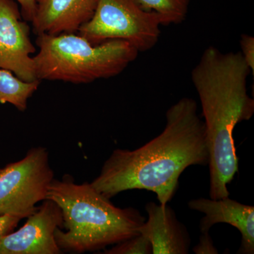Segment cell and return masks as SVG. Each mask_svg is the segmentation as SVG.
Wrapping results in <instances>:
<instances>
[{
  "instance_id": "9",
  "label": "cell",
  "mask_w": 254,
  "mask_h": 254,
  "mask_svg": "<svg viewBox=\"0 0 254 254\" xmlns=\"http://www.w3.org/2000/svg\"><path fill=\"white\" fill-rule=\"evenodd\" d=\"M189 208L204 214L200 222V230L208 232L215 224L227 223L235 227L242 235L237 254L254 253V207L242 204L231 198L208 199L200 198L190 200Z\"/></svg>"
},
{
  "instance_id": "12",
  "label": "cell",
  "mask_w": 254,
  "mask_h": 254,
  "mask_svg": "<svg viewBox=\"0 0 254 254\" xmlns=\"http://www.w3.org/2000/svg\"><path fill=\"white\" fill-rule=\"evenodd\" d=\"M39 85L40 81H23L11 71L0 68V103H9L19 111H25L28 99Z\"/></svg>"
},
{
  "instance_id": "14",
  "label": "cell",
  "mask_w": 254,
  "mask_h": 254,
  "mask_svg": "<svg viewBox=\"0 0 254 254\" xmlns=\"http://www.w3.org/2000/svg\"><path fill=\"white\" fill-rule=\"evenodd\" d=\"M110 250H105V254H153L149 241L143 235H137L115 244Z\"/></svg>"
},
{
  "instance_id": "6",
  "label": "cell",
  "mask_w": 254,
  "mask_h": 254,
  "mask_svg": "<svg viewBox=\"0 0 254 254\" xmlns=\"http://www.w3.org/2000/svg\"><path fill=\"white\" fill-rule=\"evenodd\" d=\"M54 179L48 150L36 147L28 150L24 158L0 171V215L28 218L37 203L46 199Z\"/></svg>"
},
{
  "instance_id": "3",
  "label": "cell",
  "mask_w": 254,
  "mask_h": 254,
  "mask_svg": "<svg viewBox=\"0 0 254 254\" xmlns=\"http://www.w3.org/2000/svg\"><path fill=\"white\" fill-rule=\"evenodd\" d=\"M46 199L61 208L65 231L58 227L55 240L62 252H95L140 235L145 219L136 209L120 208L91 183H76L70 175L54 180Z\"/></svg>"
},
{
  "instance_id": "11",
  "label": "cell",
  "mask_w": 254,
  "mask_h": 254,
  "mask_svg": "<svg viewBox=\"0 0 254 254\" xmlns=\"http://www.w3.org/2000/svg\"><path fill=\"white\" fill-rule=\"evenodd\" d=\"M148 220L139 233L149 241L153 254H187L190 245L186 227L177 219L168 204L150 202L145 205Z\"/></svg>"
},
{
  "instance_id": "19",
  "label": "cell",
  "mask_w": 254,
  "mask_h": 254,
  "mask_svg": "<svg viewBox=\"0 0 254 254\" xmlns=\"http://www.w3.org/2000/svg\"><path fill=\"white\" fill-rule=\"evenodd\" d=\"M1 168H0V171H1Z\"/></svg>"
},
{
  "instance_id": "15",
  "label": "cell",
  "mask_w": 254,
  "mask_h": 254,
  "mask_svg": "<svg viewBox=\"0 0 254 254\" xmlns=\"http://www.w3.org/2000/svg\"><path fill=\"white\" fill-rule=\"evenodd\" d=\"M241 54L245 63L254 74V37L252 35L242 34L240 38Z\"/></svg>"
},
{
  "instance_id": "10",
  "label": "cell",
  "mask_w": 254,
  "mask_h": 254,
  "mask_svg": "<svg viewBox=\"0 0 254 254\" xmlns=\"http://www.w3.org/2000/svg\"><path fill=\"white\" fill-rule=\"evenodd\" d=\"M98 0H37L31 21L41 34L74 33L93 16Z\"/></svg>"
},
{
  "instance_id": "5",
  "label": "cell",
  "mask_w": 254,
  "mask_h": 254,
  "mask_svg": "<svg viewBox=\"0 0 254 254\" xmlns=\"http://www.w3.org/2000/svg\"><path fill=\"white\" fill-rule=\"evenodd\" d=\"M161 26L160 15L137 0H98L93 16L78 32L93 45L122 40L144 53L158 43Z\"/></svg>"
},
{
  "instance_id": "2",
  "label": "cell",
  "mask_w": 254,
  "mask_h": 254,
  "mask_svg": "<svg viewBox=\"0 0 254 254\" xmlns=\"http://www.w3.org/2000/svg\"><path fill=\"white\" fill-rule=\"evenodd\" d=\"M251 73L240 52L224 53L210 46L190 73L204 118L211 199L230 196L227 185L238 173L233 133L237 124L254 114V100L247 89Z\"/></svg>"
},
{
  "instance_id": "17",
  "label": "cell",
  "mask_w": 254,
  "mask_h": 254,
  "mask_svg": "<svg viewBox=\"0 0 254 254\" xmlns=\"http://www.w3.org/2000/svg\"><path fill=\"white\" fill-rule=\"evenodd\" d=\"M21 219L11 215H0V240L17 227Z\"/></svg>"
},
{
  "instance_id": "18",
  "label": "cell",
  "mask_w": 254,
  "mask_h": 254,
  "mask_svg": "<svg viewBox=\"0 0 254 254\" xmlns=\"http://www.w3.org/2000/svg\"><path fill=\"white\" fill-rule=\"evenodd\" d=\"M21 6L22 17L26 21L33 20L36 11L37 0H16Z\"/></svg>"
},
{
  "instance_id": "13",
  "label": "cell",
  "mask_w": 254,
  "mask_h": 254,
  "mask_svg": "<svg viewBox=\"0 0 254 254\" xmlns=\"http://www.w3.org/2000/svg\"><path fill=\"white\" fill-rule=\"evenodd\" d=\"M142 7L160 15L162 26L180 24L188 12L190 0H137Z\"/></svg>"
},
{
  "instance_id": "7",
  "label": "cell",
  "mask_w": 254,
  "mask_h": 254,
  "mask_svg": "<svg viewBox=\"0 0 254 254\" xmlns=\"http://www.w3.org/2000/svg\"><path fill=\"white\" fill-rule=\"evenodd\" d=\"M21 17L14 0H0V68L23 81H39L31 57L36 48L30 38L29 26Z\"/></svg>"
},
{
  "instance_id": "16",
  "label": "cell",
  "mask_w": 254,
  "mask_h": 254,
  "mask_svg": "<svg viewBox=\"0 0 254 254\" xmlns=\"http://www.w3.org/2000/svg\"><path fill=\"white\" fill-rule=\"evenodd\" d=\"M193 252L197 254H217L218 251L213 245V240L208 232H203L200 237L199 242L193 249Z\"/></svg>"
},
{
  "instance_id": "1",
  "label": "cell",
  "mask_w": 254,
  "mask_h": 254,
  "mask_svg": "<svg viewBox=\"0 0 254 254\" xmlns=\"http://www.w3.org/2000/svg\"><path fill=\"white\" fill-rule=\"evenodd\" d=\"M163 131L137 149H116L91 185L107 198L125 190L153 192L160 205L168 204L178 188L180 175L189 167L208 165L204 123L198 105L182 98L165 115Z\"/></svg>"
},
{
  "instance_id": "8",
  "label": "cell",
  "mask_w": 254,
  "mask_h": 254,
  "mask_svg": "<svg viewBox=\"0 0 254 254\" xmlns=\"http://www.w3.org/2000/svg\"><path fill=\"white\" fill-rule=\"evenodd\" d=\"M63 225V215L59 205L53 200H44L28 217L22 227L1 238L0 254H61L55 232Z\"/></svg>"
},
{
  "instance_id": "4",
  "label": "cell",
  "mask_w": 254,
  "mask_h": 254,
  "mask_svg": "<svg viewBox=\"0 0 254 254\" xmlns=\"http://www.w3.org/2000/svg\"><path fill=\"white\" fill-rule=\"evenodd\" d=\"M33 57L39 81L88 83L118 76L138 57L128 42L110 40L93 45L74 33L38 35Z\"/></svg>"
}]
</instances>
